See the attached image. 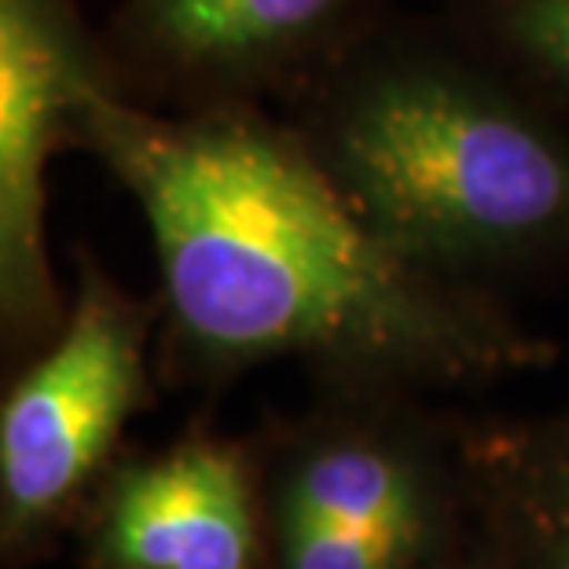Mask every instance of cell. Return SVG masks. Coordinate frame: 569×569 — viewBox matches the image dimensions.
I'll use <instances>...</instances> for the list:
<instances>
[{
	"label": "cell",
	"instance_id": "5b68a950",
	"mask_svg": "<svg viewBox=\"0 0 569 569\" xmlns=\"http://www.w3.org/2000/svg\"><path fill=\"white\" fill-rule=\"evenodd\" d=\"M89 84L44 0H0V250L27 269H44L48 137Z\"/></svg>",
	"mask_w": 569,
	"mask_h": 569
},
{
	"label": "cell",
	"instance_id": "277c9868",
	"mask_svg": "<svg viewBox=\"0 0 569 569\" xmlns=\"http://www.w3.org/2000/svg\"><path fill=\"white\" fill-rule=\"evenodd\" d=\"M243 448L188 438L114 470L84 507V569H264L269 529Z\"/></svg>",
	"mask_w": 569,
	"mask_h": 569
},
{
	"label": "cell",
	"instance_id": "8fae6325",
	"mask_svg": "<svg viewBox=\"0 0 569 569\" xmlns=\"http://www.w3.org/2000/svg\"><path fill=\"white\" fill-rule=\"evenodd\" d=\"M52 312V290L48 283L30 280L0 253V327H30L48 320Z\"/></svg>",
	"mask_w": 569,
	"mask_h": 569
},
{
	"label": "cell",
	"instance_id": "ba28073f",
	"mask_svg": "<svg viewBox=\"0 0 569 569\" xmlns=\"http://www.w3.org/2000/svg\"><path fill=\"white\" fill-rule=\"evenodd\" d=\"M154 41L199 67H239L283 52L338 8V0H137Z\"/></svg>",
	"mask_w": 569,
	"mask_h": 569
},
{
	"label": "cell",
	"instance_id": "52a82bcc",
	"mask_svg": "<svg viewBox=\"0 0 569 569\" xmlns=\"http://www.w3.org/2000/svg\"><path fill=\"white\" fill-rule=\"evenodd\" d=\"M470 470L496 569H569V419L492 433Z\"/></svg>",
	"mask_w": 569,
	"mask_h": 569
},
{
	"label": "cell",
	"instance_id": "6da1fadb",
	"mask_svg": "<svg viewBox=\"0 0 569 569\" xmlns=\"http://www.w3.org/2000/svg\"><path fill=\"white\" fill-rule=\"evenodd\" d=\"M143 206L166 306L206 371L276 357L393 379H489L543 346L452 298L317 166L247 122H151L89 84L74 111Z\"/></svg>",
	"mask_w": 569,
	"mask_h": 569
},
{
	"label": "cell",
	"instance_id": "9c48e42d",
	"mask_svg": "<svg viewBox=\"0 0 569 569\" xmlns=\"http://www.w3.org/2000/svg\"><path fill=\"white\" fill-rule=\"evenodd\" d=\"M264 522V569H422L448 548L445 532L401 526H338L298 515H269Z\"/></svg>",
	"mask_w": 569,
	"mask_h": 569
},
{
	"label": "cell",
	"instance_id": "3957f363",
	"mask_svg": "<svg viewBox=\"0 0 569 569\" xmlns=\"http://www.w3.org/2000/svg\"><path fill=\"white\" fill-rule=\"evenodd\" d=\"M143 312L84 272L63 331L0 397V569L56 540L148 401Z\"/></svg>",
	"mask_w": 569,
	"mask_h": 569
},
{
	"label": "cell",
	"instance_id": "8992f818",
	"mask_svg": "<svg viewBox=\"0 0 569 569\" xmlns=\"http://www.w3.org/2000/svg\"><path fill=\"white\" fill-rule=\"evenodd\" d=\"M269 515L448 532L427 467L393 438L368 430H335L301 445L272 492Z\"/></svg>",
	"mask_w": 569,
	"mask_h": 569
},
{
	"label": "cell",
	"instance_id": "7a4b0ae2",
	"mask_svg": "<svg viewBox=\"0 0 569 569\" xmlns=\"http://www.w3.org/2000/svg\"><path fill=\"white\" fill-rule=\"evenodd\" d=\"M349 202L416 261L532 243L569 221V159L522 114L452 78L401 74L338 129Z\"/></svg>",
	"mask_w": 569,
	"mask_h": 569
},
{
	"label": "cell",
	"instance_id": "30bf717a",
	"mask_svg": "<svg viewBox=\"0 0 569 569\" xmlns=\"http://www.w3.org/2000/svg\"><path fill=\"white\" fill-rule=\"evenodd\" d=\"M511 27L540 63L569 81V0H515Z\"/></svg>",
	"mask_w": 569,
	"mask_h": 569
}]
</instances>
